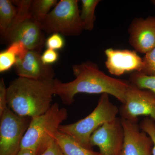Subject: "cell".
I'll return each instance as SVG.
<instances>
[{
    "instance_id": "obj_1",
    "label": "cell",
    "mask_w": 155,
    "mask_h": 155,
    "mask_svg": "<svg viewBox=\"0 0 155 155\" xmlns=\"http://www.w3.org/2000/svg\"><path fill=\"white\" fill-rule=\"evenodd\" d=\"M75 78L63 83L57 78L54 81V94L59 97L63 104L70 105L77 94H107L113 96L122 104L125 95L131 85L129 81L114 78L100 70L97 64L87 61L74 65L72 67Z\"/></svg>"
},
{
    "instance_id": "obj_2",
    "label": "cell",
    "mask_w": 155,
    "mask_h": 155,
    "mask_svg": "<svg viewBox=\"0 0 155 155\" xmlns=\"http://www.w3.org/2000/svg\"><path fill=\"white\" fill-rule=\"evenodd\" d=\"M55 79V78H54ZM54 79L39 81L18 77L7 88L8 107L18 116L32 118L51 106Z\"/></svg>"
},
{
    "instance_id": "obj_3",
    "label": "cell",
    "mask_w": 155,
    "mask_h": 155,
    "mask_svg": "<svg viewBox=\"0 0 155 155\" xmlns=\"http://www.w3.org/2000/svg\"><path fill=\"white\" fill-rule=\"evenodd\" d=\"M67 117V109L60 108L58 103H55L45 114L31 118L21 149L33 150L37 155H41L52 142L55 141L59 127Z\"/></svg>"
},
{
    "instance_id": "obj_4",
    "label": "cell",
    "mask_w": 155,
    "mask_h": 155,
    "mask_svg": "<svg viewBox=\"0 0 155 155\" xmlns=\"http://www.w3.org/2000/svg\"><path fill=\"white\" fill-rule=\"evenodd\" d=\"M109 95H101L93 111L85 118L77 122L61 125L59 131L71 137L82 146L92 149L90 139L93 133L101 126L117 118L119 112L117 106L111 102Z\"/></svg>"
},
{
    "instance_id": "obj_5",
    "label": "cell",
    "mask_w": 155,
    "mask_h": 155,
    "mask_svg": "<svg viewBox=\"0 0 155 155\" xmlns=\"http://www.w3.org/2000/svg\"><path fill=\"white\" fill-rule=\"evenodd\" d=\"M78 0H61L41 22L42 28L48 34L58 33L77 36L84 30Z\"/></svg>"
},
{
    "instance_id": "obj_6",
    "label": "cell",
    "mask_w": 155,
    "mask_h": 155,
    "mask_svg": "<svg viewBox=\"0 0 155 155\" xmlns=\"http://www.w3.org/2000/svg\"><path fill=\"white\" fill-rule=\"evenodd\" d=\"M31 119L18 116L7 107L1 116L0 155H17Z\"/></svg>"
},
{
    "instance_id": "obj_7",
    "label": "cell",
    "mask_w": 155,
    "mask_h": 155,
    "mask_svg": "<svg viewBox=\"0 0 155 155\" xmlns=\"http://www.w3.org/2000/svg\"><path fill=\"white\" fill-rule=\"evenodd\" d=\"M119 112L121 119L137 122L139 116H150L155 123V96L147 90L131 84L125 95V101Z\"/></svg>"
},
{
    "instance_id": "obj_8",
    "label": "cell",
    "mask_w": 155,
    "mask_h": 155,
    "mask_svg": "<svg viewBox=\"0 0 155 155\" xmlns=\"http://www.w3.org/2000/svg\"><path fill=\"white\" fill-rule=\"evenodd\" d=\"M124 140L122 120L117 117L95 130L90 143L92 147H97L102 155H121Z\"/></svg>"
},
{
    "instance_id": "obj_9",
    "label": "cell",
    "mask_w": 155,
    "mask_h": 155,
    "mask_svg": "<svg viewBox=\"0 0 155 155\" xmlns=\"http://www.w3.org/2000/svg\"><path fill=\"white\" fill-rule=\"evenodd\" d=\"M104 54L106 68L112 75L119 76L127 72L141 71L143 58L134 50L109 48Z\"/></svg>"
},
{
    "instance_id": "obj_10",
    "label": "cell",
    "mask_w": 155,
    "mask_h": 155,
    "mask_svg": "<svg viewBox=\"0 0 155 155\" xmlns=\"http://www.w3.org/2000/svg\"><path fill=\"white\" fill-rule=\"evenodd\" d=\"M128 32L129 44L137 52L145 54L155 47V17L135 18Z\"/></svg>"
},
{
    "instance_id": "obj_11",
    "label": "cell",
    "mask_w": 155,
    "mask_h": 155,
    "mask_svg": "<svg viewBox=\"0 0 155 155\" xmlns=\"http://www.w3.org/2000/svg\"><path fill=\"white\" fill-rule=\"evenodd\" d=\"M124 140L121 155H152L153 143L137 122L121 119Z\"/></svg>"
},
{
    "instance_id": "obj_12",
    "label": "cell",
    "mask_w": 155,
    "mask_h": 155,
    "mask_svg": "<svg viewBox=\"0 0 155 155\" xmlns=\"http://www.w3.org/2000/svg\"><path fill=\"white\" fill-rule=\"evenodd\" d=\"M15 71L19 77L39 81L54 79V70L51 65H46L41 60L40 52L28 51L22 59H18Z\"/></svg>"
},
{
    "instance_id": "obj_13",
    "label": "cell",
    "mask_w": 155,
    "mask_h": 155,
    "mask_svg": "<svg viewBox=\"0 0 155 155\" xmlns=\"http://www.w3.org/2000/svg\"><path fill=\"white\" fill-rule=\"evenodd\" d=\"M45 32L41 25L31 17L22 22L5 42L11 44L15 41H20L28 51L40 52L45 43Z\"/></svg>"
},
{
    "instance_id": "obj_14",
    "label": "cell",
    "mask_w": 155,
    "mask_h": 155,
    "mask_svg": "<svg viewBox=\"0 0 155 155\" xmlns=\"http://www.w3.org/2000/svg\"><path fill=\"white\" fill-rule=\"evenodd\" d=\"M55 141L64 155H102L100 152L84 147L71 137L59 131Z\"/></svg>"
},
{
    "instance_id": "obj_15",
    "label": "cell",
    "mask_w": 155,
    "mask_h": 155,
    "mask_svg": "<svg viewBox=\"0 0 155 155\" xmlns=\"http://www.w3.org/2000/svg\"><path fill=\"white\" fill-rule=\"evenodd\" d=\"M32 0H17L13 1L17 6V12L16 17L11 23L5 34L2 38L4 42L13 33V31L22 22L31 17L30 8Z\"/></svg>"
},
{
    "instance_id": "obj_16",
    "label": "cell",
    "mask_w": 155,
    "mask_h": 155,
    "mask_svg": "<svg viewBox=\"0 0 155 155\" xmlns=\"http://www.w3.org/2000/svg\"><path fill=\"white\" fill-rule=\"evenodd\" d=\"M10 0H0V34L4 37L16 17L17 8Z\"/></svg>"
},
{
    "instance_id": "obj_17",
    "label": "cell",
    "mask_w": 155,
    "mask_h": 155,
    "mask_svg": "<svg viewBox=\"0 0 155 155\" xmlns=\"http://www.w3.org/2000/svg\"><path fill=\"white\" fill-rule=\"evenodd\" d=\"M100 0H81L80 17L84 30H92L96 20L95 11Z\"/></svg>"
},
{
    "instance_id": "obj_18",
    "label": "cell",
    "mask_w": 155,
    "mask_h": 155,
    "mask_svg": "<svg viewBox=\"0 0 155 155\" xmlns=\"http://www.w3.org/2000/svg\"><path fill=\"white\" fill-rule=\"evenodd\" d=\"M58 3L57 0H33L31 6V17L41 24Z\"/></svg>"
},
{
    "instance_id": "obj_19",
    "label": "cell",
    "mask_w": 155,
    "mask_h": 155,
    "mask_svg": "<svg viewBox=\"0 0 155 155\" xmlns=\"http://www.w3.org/2000/svg\"><path fill=\"white\" fill-rule=\"evenodd\" d=\"M129 81L138 88L149 91L155 96V76H149L140 72H133L129 76Z\"/></svg>"
},
{
    "instance_id": "obj_20",
    "label": "cell",
    "mask_w": 155,
    "mask_h": 155,
    "mask_svg": "<svg viewBox=\"0 0 155 155\" xmlns=\"http://www.w3.org/2000/svg\"><path fill=\"white\" fill-rule=\"evenodd\" d=\"M18 61V58L14 53L6 49L0 53V72L8 71Z\"/></svg>"
},
{
    "instance_id": "obj_21",
    "label": "cell",
    "mask_w": 155,
    "mask_h": 155,
    "mask_svg": "<svg viewBox=\"0 0 155 155\" xmlns=\"http://www.w3.org/2000/svg\"><path fill=\"white\" fill-rule=\"evenodd\" d=\"M140 72L149 76H155V47L145 54Z\"/></svg>"
},
{
    "instance_id": "obj_22",
    "label": "cell",
    "mask_w": 155,
    "mask_h": 155,
    "mask_svg": "<svg viewBox=\"0 0 155 155\" xmlns=\"http://www.w3.org/2000/svg\"><path fill=\"white\" fill-rule=\"evenodd\" d=\"M140 129L149 136L153 143L152 155H155V123L151 118L143 119L139 125Z\"/></svg>"
},
{
    "instance_id": "obj_23",
    "label": "cell",
    "mask_w": 155,
    "mask_h": 155,
    "mask_svg": "<svg viewBox=\"0 0 155 155\" xmlns=\"http://www.w3.org/2000/svg\"><path fill=\"white\" fill-rule=\"evenodd\" d=\"M45 45L48 48L57 51L64 48L65 41L60 34H52L46 40Z\"/></svg>"
},
{
    "instance_id": "obj_24",
    "label": "cell",
    "mask_w": 155,
    "mask_h": 155,
    "mask_svg": "<svg viewBox=\"0 0 155 155\" xmlns=\"http://www.w3.org/2000/svg\"><path fill=\"white\" fill-rule=\"evenodd\" d=\"M7 49L16 55L18 59H22L28 51L24 44L20 41L12 43Z\"/></svg>"
},
{
    "instance_id": "obj_25",
    "label": "cell",
    "mask_w": 155,
    "mask_h": 155,
    "mask_svg": "<svg viewBox=\"0 0 155 155\" xmlns=\"http://www.w3.org/2000/svg\"><path fill=\"white\" fill-rule=\"evenodd\" d=\"M42 61L46 65H51L56 63L59 59V54L55 50L48 48L41 55Z\"/></svg>"
},
{
    "instance_id": "obj_26",
    "label": "cell",
    "mask_w": 155,
    "mask_h": 155,
    "mask_svg": "<svg viewBox=\"0 0 155 155\" xmlns=\"http://www.w3.org/2000/svg\"><path fill=\"white\" fill-rule=\"evenodd\" d=\"M7 103V88H6L3 78L0 81V117L8 107Z\"/></svg>"
},
{
    "instance_id": "obj_27",
    "label": "cell",
    "mask_w": 155,
    "mask_h": 155,
    "mask_svg": "<svg viewBox=\"0 0 155 155\" xmlns=\"http://www.w3.org/2000/svg\"><path fill=\"white\" fill-rule=\"evenodd\" d=\"M41 155H64L55 141H53Z\"/></svg>"
},
{
    "instance_id": "obj_28",
    "label": "cell",
    "mask_w": 155,
    "mask_h": 155,
    "mask_svg": "<svg viewBox=\"0 0 155 155\" xmlns=\"http://www.w3.org/2000/svg\"><path fill=\"white\" fill-rule=\"evenodd\" d=\"M17 155H37L33 150L28 149H21Z\"/></svg>"
},
{
    "instance_id": "obj_29",
    "label": "cell",
    "mask_w": 155,
    "mask_h": 155,
    "mask_svg": "<svg viewBox=\"0 0 155 155\" xmlns=\"http://www.w3.org/2000/svg\"><path fill=\"white\" fill-rule=\"evenodd\" d=\"M151 2L155 6V0H152V1H151Z\"/></svg>"
}]
</instances>
